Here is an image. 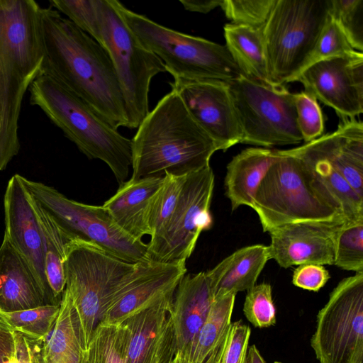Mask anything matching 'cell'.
I'll return each mask as SVG.
<instances>
[{
  "instance_id": "obj_1",
  "label": "cell",
  "mask_w": 363,
  "mask_h": 363,
  "mask_svg": "<svg viewBox=\"0 0 363 363\" xmlns=\"http://www.w3.org/2000/svg\"><path fill=\"white\" fill-rule=\"evenodd\" d=\"M39 33L40 74L82 99L112 126L127 128L122 90L106 50L51 6L40 9Z\"/></svg>"
},
{
  "instance_id": "obj_2",
  "label": "cell",
  "mask_w": 363,
  "mask_h": 363,
  "mask_svg": "<svg viewBox=\"0 0 363 363\" xmlns=\"http://www.w3.org/2000/svg\"><path fill=\"white\" fill-rule=\"evenodd\" d=\"M131 144L133 179L186 176L210 166L218 150L173 90L148 113Z\"/></svg>"
},
{
  "instance_id": "obj_3",
  "label": "cell",
  "mask_w": 363,
  "mask_h": 363,
  "mask_svg": "<svg viewBox=\"0 0 363 363\" xmlns=\"http://www.w3.org/2000/svg\"><path fill=\"white\" fill-rule=\"evenodd\" d=\"M40 9L33 0H0V171L18 153L22 101L40 74Z\"/></svg>"
},
{
  "instance_id": "obj_4",
  "label": "cell",
  "mask_w": 363,
  "mask_h": 363,
  "mask_svg": "<svg viewBox=\"0 0 363 363\" xmlns=\"http://www.w3.org/2000/svg\"><path fill=\"white\" fill-rule=\"evenodd\" d=\"M30 104L39 107L89 159L111 169L119 184L132 164L131 140L122 135L82 99L60 82L40 74L31 83Z\"/></svg>"
},
{
  "instance_id": "obj_5",
  "label": "cell",
  "mask_w": 363,
  "mask_h": 363,
  "mask_svg": "<svg viewBox=\"0 0 363 363\" xmlns=\"http://www.w3.org/2000/svg\"><path fill=\"white\" fill-rule=\"evenodd\" d=\"M277 152L253 201L263 231L296 223H347L340 204L306 164L282 150Z\"/></svg>"
},
{
  "instance_id": "obj_6",
  "label": "cell",
  "mask_w": 363,
  "mask_h": 363,
  "mask_svg": "<svg viewBox=\"0 0 363 363\" xmlns=\"http://www.w3.org/2000/svg\"><path fill=\"white\" fill-rule=\"evenodd\" d=\"M114 2L129 29L174 78L228 82L242 75L225 45L172 30Z\"/></svg>"
},
{
  "instance_id": "obj_7",
  "label": "cell",
  "mask_w": 363,
  "mask_h": 363,
  "mask_svg": "<svg viewBox=\"0 0 363 363\" xmlns=\"http://www.w3.org/2000/svg\"><path fill=\"white\" fill-rule=\"evenodd\" d=\"M138 263L125 262L83 240L66 245L65 289L77 314L84 354L108 301Z\"/></svg>"
},
{
  "instance_id": "obj_8",
  "label": "cell",
  "mask_w": 363,
  "mask_h": 363,
  "mask_svg": "<svg viewBox=\"0 0 363 363\" xmlns=\"http://www.w3.org/2000/svg\"><path fill=\"white\" fill-rule=\"evenodd\" d=\"M330 1L277 0L263 28L273 83H289L299 73L325 24Z\"/></svg>"
},
{
  "instance_id": "obj_9",
  "label": "cell",
  "mask_w": 363,
  "mask_h": 363,
  "mask_svg": "<svg viewBox=\"0 0 363 363\" xmlns=\"http://www.w3.org/2000/svg\"><path fill=\"white\" fill-rule=\"evenodd\" d=\"M99 43L113 63L122 90L128 118L127 128H138L148 114L152 79L166 72L162 61L144 47L127 26L114 0H97Z\"/></svg>"
},
{
  "instance_id": "obj_10",
  "label": "cell",
  "mask_w": 363,
  "mask_h": 363,
  "mask_svg": "<svg viewBox=\"0 0 363 363\" xmlns=\"http://www.w3.org/2000/svg\"><path fill=\"white\" fill-rule=\"evenodd\" d=\"M227 84L242 135L241 143L270 147L303 140L295 94L285 84H262L243 75Z\"/></svg>"
},
{
  "instance_id": "obj_11",
  "label": "cell",
  "mask_w": 363,
  "mask_h": 363,
  "mask_svg": "<svg viewBox=\"0 0 363 363\" xmlns=\"http://www.w3.org/2000/svg\"><path fill=\"white\" fill-rule=\"evenodd\" d=\"M21 179L34 200L72 240L94 244L129 263L150 261L147 244L123 231L102 206L75 201L52 186Z\"/></svg>"
},
{
  "instance_id": "obj_12",
  "label": "cell",
  "mask_w": 363,
  "mask_h": 363,
  "mask_svg": "<svg viewBox=\"0 0 363 363\" xmlns=\"http://www.w3.org/2000/svg\"><path fill=\"white\" fill-rule=\"evenodd\" d=\"M311 345L320 363H363V272L343 279L330 293Z\"/></svg>"
},
{
  "instance_id": "obj_13",
  "label": "cell",
  "mask_w": 363,
  "mask_h": 363,
  "mask_svg": "<svg viewBox=\"0 0 363 363\" xmlns=\"http://www.w3.org/2000/svg\"><path fill=\"white\" fill-rule=\"evenodd\" d=\"M214 181L210 166L186 176L164 234L147 252L150 260L186 261L191 255L201 232L213 225L210 206Z\"/></svg>"
},
{
  "instance_id": "obj_14",
  "label": "cell",
  "mask_w": 363,
  "mask_h": 363,
  "mask_svg": "<svg viewBox=\"0 0 363 363\" xmlns=\"http://www.w3.org/2000/svg\"><path fill=\"white\" fill-rule=\"evenodd\" d=\"M186 273V261L138 262L108 301L100 323L121 324L130 317L173 298Z\"/></svg>"
},
{
  "instance_id": "obj_15",
  "label": "cell",
  "mask_w": 363,
  "mask_h": 363,
  "mask_svg": "<svg viewBox=\"0 0 363 363\" xmlns=\"http://www.w3.org/2000/svg\"><path fill=\"white\" fill-rule=\"evenodd\" d=\"M194 121L225 151L241 143L242 132L227 82L174 78L169 82Z\"/></svg>"
},
{
  "instance_id": "obj_16",
  "label": "cell",
  "mask_w": 363,
  "mask_h": 363,
  "mask_svg": "<svg viewBox=\"0 0 363 363\" xmlns=\"http://www.w3.org/2000/svg\"><path fill=\"white\" fill-rule=\"evenodd\" d=\"M294 82L340 118H355L363 112V52L319 61L300 72Z\"/></svg>"
},
{
  "instance_id": "obj_17",
  "label": "cell",
  "mask_w": 363,
  "mask_h": 363,
  "mask_svg": "<svg viewBox=\"0 0 363 363\" xmlns=\"http://www.w3.org/2000/svg\"><path fill=\"white\" fill-rule=\"evenodd\" d=\"M21 176L13 175L6 189L4 235L28 263L49 303L60 304L54 299L46 279L43 235L35 201Z\"/></svg>"
},
{
  "instance_id": "obj_18",
  "label": "cell",
  "mask_w": 363,
  "mask_h": 363,
  "mask_svg": "<svg viewBox=\"0 0 363 363\" xmlns=\"http://www.w3.org/2000/svg\"><path fill=\"white\" fill-rule=\"evenodd\" d=\"M342 225L304 222L276 228L269 233V259L284 268L306 264L332 265L335 235Z\"/></svg>"
},
{
  "instance_id": "obj_19",
  "label": "cell",
  "mask_w": 363,
  "mask_h": 363,
  "mask_svg": "<svg viewBox=\"0 0 363 363\" xmlns=\"http://www.w3.org/2000/svg\"><path fill=\"white\" fill-rule=\"evenodd\" d=\"M168 299L130 317L124 323L128 342L126 363H172L177 352Z\"/></svg>"
},
{
  "instance_id": "obj_20",
  "label": "cell",
  "mask_w": 363,
  "mask_h": 363,
  "mask_svg": "<svg viewBox=\"0 0 363 363\" xmlns=\"http://www.w3.org/2000/svg\"><path fill=\"white\" fill-rule=\"evenodd\" d=\"M216 269L185 274L174 291L172 321L177 351L184 355L196 338L214 299Z\"/></svg>"
},
{
  "instance_id": "obj_21",
  "label": "cell",
  "mask_w": 363,
  "mask_h": 363,
  "mask_svg": "<svg viewBox=\"0 0 363 363\" xmlns=\"http://www.w3.org/2000/svg\"><path fill=\"white\" fill-rule=\"evenodd\" d=\"M50 304L26 261L4 235L0 246V311Z\"/></svg>"
},
{
  "instance_id": "obj_22",
  "label": "cell",
  "mask_w": 363,
  "mask_h": 363,
  "mask_svg": "<svg viewBox=\"0 0 363 363\" xmlns=\"http://www.w3.org/2000/svg\"><path fill=\"white\" fill-rule=\"evenodd\" d=\"M163 180L164 177L130 178L121 183L102 206L123 231L141 240L144 235H150L147 221L150 202Z\"/></svg>"
},
{
  "instance_id": "obj_23",
  "label": "cell",
  "mask_w": 363,
  "mask_h": 363,
  "mask_svg": "<svg viewBox=\"0 0 363 363\" xmlns=\"http://www.w3.org/2000/svg\"><path fill=\"white\" fill-rule=\"evenodd\" d=\"M337 129L317 138L330 161L363 199V123L340 118Z\"/></svg>"
},
{
  "instance_id": "obj_24",
  "label": "cell",
  "mask_w": 363,
  "mask_h": 363,
  "mask_svg": "<svg viewBox=\"0 0 363 363\" xmlns=\"http://www.w3.org/2000/svg\"><path fill=\"white\" fill-rule=\"evenodd\" d=\"M282 150L306 164L313 176L340 204L347 223L363 220V199L333 165L317 138L301 146Z\"/></svg>"
},
{
  "instance_id": "obj_25",
  "label": "cell",
  "mask_w": 363,
  "mask_h": 363,
  "mask_svg": "<svg viewBox=\"0 0 363 363\" xmlns=\"http://www.w3.org/2000/svg\"><path fill=\"white\" fill-rule=\"evenodd\" d=\"M277 157V150L250 147L232 159L225 177V195L232 211L243 205L252 208L259 184Z\"/></svg>"
},
{
  "instance_id": "obj_26",
  "label": "cell",
  "mask_w": 363,
  "mask_h": 363,
  "mask_svg": "<svg viewBox=\"0 0 363 363\" xmlns=\"http://www.w3.org/2000/svg\"><path fill=\"white\" fill-rule=\"evenodd\" d=\"M223 28L225 46L242 74L259 83L273 84L268 73L263 29L233 23Z\"/></svg>"
},
{
  "instance_id": "obj_27",
  "label": "cell",
  "mask_w": 363,
  "mask_h": 363,
  "mask_svg": "<svg viewBox=\"0 0 363 363\" xmlns=\"http://www.w3.org/2000/svg\"><path fill=\"white\" fill-rule=\"evenodd\" d=\"M42 342L45 363H67L75 357H85L77 314L66 289L54 325Z\"/></svg>"
},
{
  "instance_id": "obj_28",
  "label": "cell",
  "mask_w": 363,
  "mask_h": 363,
  "mask_svg": "<svg viewBox=\"0 0 363 363\" xmlns=\"http://www.w3.org/2000/svg\"><path fill=\"white\" fill-rule=\"evenodd\" d=\"M232 255L228 267L215 287L214 298L252 288L269 259L268 246L259 244L242 247Z\"/></svg>"
},
{
  "instance_id": "obj_29",
  "label": "cell",
  "mask_w": 363,
  "mask_h": 363,
  "mask_svg": "<svg viewBox=\"0 0 363 363\" xmlns=\"http://www.w3.org/2000/svg\"><path fill=\"white\" fill-rule=\"evenodd\" d=\"M44 240L45 273L54 299L61 301L65 289V257L66 245L72 239L35 200Z\"/></svg>"
},
{
  "instance_id": "obj_30",
  "label": "cell",
  "mask_w": 363,
  "mask_h": 363,
  "mask_svg": "<svg viewBox=\"0 0 363 363\" xmlns=\"http://www.w3.org/2000/svg\"><path fill=\"white\" fill-rule=\"evenodd\" d=\"M235 294L216 298L196 338L184 354V363H203L225 335L230 324Z\"/></svg>"
},
{
  "instance_id": "obj_31",
  "label": "cell",
  "mask_w": 363,
  "mask_h": 363,
  "mask_svg": "<svg viewBox=\"0 0 363 363\" xmlns=\"http://www.w3.org/2000/svg\"><path fill=\"white\" fill-rule=\"evenodd\" d=\"M186 176L165 174L162 184L155 194L148 212L150 240L147 243V252L159 242L164 234Z\"/></svg>"
},
{
  "instance_id": "obj_32",
  "label": "cell",
  "mask_w": 363,
  "mask_h": 363,
  "mask_svg": "<svg viewBox=\"0 0 363 363\" xmlns=\"http://www.w3.org/2000/svg\"><path fill=\"white\" fill-rule=\"evenodd\" d=\"M127 342L124 323H99L85 352L86 363H126Z\"/></svg>"
},
{
  "instance_id": "obj_33",
  "label": "cell",
  "mask_w": 363,
  "mask_h": 363,
  "mask_svg": "<svg viewBox=\"0 0 363 363\" xmlns=\"http://www.w3.org/2000/svg\"><path fill=\"white\" fill-rule=\"evenodd\" d=\"M60 304H46L33 308L1 312L13 331L31 339H42L51 330L57 319Z\"/></svg>"
},
{
  "instance_id": "obj_34",
  "label": "cell",
  "mask_w": 363,
  "mask_h": 363,
  "mask_svg": "<svg viewBox=\"0 0 363 363\" xmlns=\"http://www.w3.org/2000/svg\"><path fill=\"white\" fill-rule=\"evenodd\" d=\"M333 264L355 273L363 272V220L348 223L337 229Z\"/></svg>"
},
{
  "instance_id": "obj_35",
  "label": "cell",
  "mask_w": 363,
  "mask_h": 363,
  "mask_svg": "<svg viewBox=\"0 0 363 363\" xmlns=\"http://www.w3.org/2000/svg\"><path fill=\"white\" fill-rule=\"evenodd\" d=\"M277 0H222L220 7L231 23L263 29Z\"/></svg>"
},
{
  "instance_id": "obj_36",
  "label": "cell",
  "mask_w": 363,
  "mask_h": 363,
  "mask_svg": "<svg viewBox=\"0 0 363 363\" xmlns=\"http://www.w3.org/2000/svg\"><path fill=\"white\" fill-rule=\"evenodd\" d=\"M330 15L338 24L350 45L363 51V0H330Z\"/></svg>"
},
{
  "instance_id": "obj_37",
  "label": "cell",
  "mask_w": 363,
  "mask_h": 363,
  "mask_svg": "<svg viewBox=\"0 0 363 363\" xmlns=\"http://www.w3.org/2000/svg\"><path fill=\"white\" fill-rule=\"evenodd\" d=\"M250 334V327L241 320L231 323L203 363H245Z\"/></svg>"
},
{
  "instance_id": "obj_38",
  "label": "cell",
  "mask_w": 363,
  "mask_h": 363,
  "mask_svg": "<svg viewBox=\"0 0 363 363\" xmlns=\"http://www.w3.org/2000/svg\"><path fill=\"white\" fill-rule=\"evenodd\" d=\"M356 51L350 45L342 30L329 13L315 47L299 73L319 61L339 56L350 55Z\"/></svg>"
},
{
  "instance_id": "obj_39",
  "label": "cell",
  "mask_w": 363,
  "mask_h": 363,
  "mask_svg": "<svg viewBox=\"0 0 363 363\" xmlns=\"http://www.w3.org/2000/svg\"><path fill=\"white\" fill-rule=\"evenodd\" d=\"M52 8L66 16L96 42L100 37L97 0H50Z\"/></svg>"
},
{
  "instance_id": "obj_40",
  "label": "cell",
  "mask_w": 363,
  "mask_h": 363,
  "mask_svg": "<svg viewBox=\"0 0 363 363\" xmlns=\"http://www.w3.org/2000/svg\"><path fill=\"white\" fill-rule=\"evenodd\" d=\"M243 313L247 320L255 327L267 328L275 324L276 311L270 284H255L247 291Z\"/></svg>"
},
{
  "instance_id": "obj_41",
  "label": "cell",
  "mask_w": 363,
  "mask_h": 363,
  "mask_svg": "<svg viewBox=\"0 0 363 363\" xmlns=\"http://www.w3.org/2000/svg\"><path fill=\"white\" fill-rule=\"evenodd\" d=\"M296 121L298 129L306 143L320 137L324 130V119L318 100L303 91L295 94Z\"/></svg>"
},
{
  "instance_id": "obj_42",
  "label": "cell",
  "mask_w": 363,
  "mask_h": 363,
  "mask_svg": "<svg viewBox=\"0 0 363 363\" xmlns=\"http://www.w3.org/2000/svg\"><path fill=\"white\" fill-rule=\"evenodd\" d=\"M329 279V272L323 265L306 264L298 265L294 270L292 282L299 288L318 291L325 286Z\"/></svg>"
},
{
  "instance_id": "obj_43",
  "label": "cell",
  "mask_w": 363,
  "mask_h": 363,
  "mask_svg": "<svg viewBox=\"0 0 363 363\" xmlns=\"http://www.w3.org/2000/svg\"><path fill=\"white\" fill-rule=\"evenodd\" d=\"M18 363H45L42 339H31L13 331Z\"/></svg>"
},
{
  "instance_id": "obj_44",
  "label": "cell",
  "mask_w": 363,
  "mask_h": 363,
  "mask_svg": "<svg viewBox=\"0 0 363 363\" xmlns=\"http://www.w3.org/2000/svg\"><path fill=\"white\" fill-rule=\"evenodd\" d=\"M15 352L14 333L0 329V363H4Z\"/></svg>"
},
{
  "instance_id": "obj_45",
  "label": "cell",
  "mask_w": 363,
  "mask_h": 363,
  "mask_svg": "<svg viewBox=\"0 0 363 363\" xmlns=\"http://www.w3.org/2000/svg\"><path fill=\"white\" fill-rule=\"evenodd\" d=\"M179 1L186 10L207 13L220 6L222 0H180Z\"/></svg>"
},
{
  "instance_id": "obj_46",
  "label": "cell",
  "mask_w": 363,
  "mask_h": 363,
  "mask_svg": "<svg viewBox=\"0 0 363 363\" xmlns=\"http://www.w3.org/2000/svg\"><path fill=\"white\" fill-rule=\"evenodd\" d=\"M245 363H266L255 345L247 349Z\"/></svg>"
},
{
  "instance_id": "obj_47",
  "label": "cell",
  "mask_w": 363,
  "mask_h": 363,
  "mask_svg": "<svg viewBox=\"0 0 363 363\" xmlns=\"http://www.w3.org/2000/svg\"><path fill=\"white\" fill-rule=\"evenodd\" d=\"M0 329L13 331L4 316L0 313Z\"/></svg>"
},
{
  "instance_id": "obj_48",
  "label": "cell",
  "mask_w": 363,
  "mask_h": 363,
  "mask_svg": "<svg viewBox=\"0 0 363 363\" xmlns=\"http://www.w3.org/2000/svg\"><path fill=\"white\" fill-rule=\"evenodd\" d=\"M172 363H184L183 356L181 352L177 351Z\"/></svg>"
},
{
  "instance_id": "obj_49",
  "label": "cell",
  "mask_w": 363,
  "mask_h": 363,
  "mask_svg": "<svg viewBox=\"0 0 363 363\" xmlns=\"http://www.w3.org/2000/svg\"><path fill=\"white\" fill-rule=\"evenodd\" d=\"M274 363H281V362H275Z\"/></svg>"
}]
</instances>
